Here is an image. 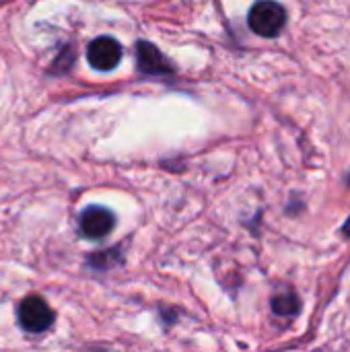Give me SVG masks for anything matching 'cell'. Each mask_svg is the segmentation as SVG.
<instances>
[{
    "label": "cell",
    "mask_w": 350,
    "mask_h": 352,
    "mask_svg": "<svg viewBox=\"0 0 350 352\" xmlns=\"http://www.w3.org/2000/svg\"><path fill=\"white\" fill-rule=\"evenodd\" d=\"M248 23L254 33L262 37H276L287 23V10L274 0H258L250 10Z\"/></svg>",
    "instance_id": "cell-1"
},
{
    "label": "cell",
    "mask_w": 350,
    "mask_h": 352,
    "mask_svg": "<svg viewBox=\"0 0 350 352\" xmlns=\"http://www.w3.org/2000/svg\"><path fill=\"white\" fill-rule=\"evenodd\" d=\"M19 324L29 334H41L54 324V311L39 295H29L19 305Z\"/></svg>",
    "instance_id": "cell-2"
},
{
    "label": "cell",
    "mask_w": 350,
    "mask_h": 352,
    "mask_svg": "<svg viewBox=\"0 0 350 352\" xmlns=\"http://www.w3.org/2000/svg\"><path fill=\"white\" fill-rule=\"evenodd\" d=\"M87 60L95 70H113L122 60V45L113 37H97L87 50Z\"/></svg>",
    "instance_id": "cell-3"
},
{
    "label": "cell",
    "mask_w": 350,
    "mask_h": 352,
    "mask_svg": "<svg viewBox=\"0 0 350 352\" xmlns=\"http://www.w3.org/2000/svg\"><path fill=\"white\" fill-rule=\"evenodd\" d=\"M113 225H116V217L103 206L85 208L78 221V229L87 239H101L109 235L113 231Z\"/></svg>",
    "instance_id": "cell-4"
},
{
    "label": "cell",
    "mask_w": 350,
    "mask_h": 352,
    "mask_svg": "<svg viewBox=\"0 0 350 352\" xmlns=\"http://www.w3.org/2000/svg\"><path fill=\"white\" fill-rule=\"evenodd\" d=\"M136 60H138V68L144 72V74H153V76H163V74H169L173 72V66L171 62L149 41H138V47H136Z\"/></svg>",
    "instance_id": "cell-5"
},
{
    "label": "cell",
    "mask_w": 350,
    "mask_h": 352,
    "mask_svg": "<svg viewBox=\"0 0 350 352\" xmlns=\"http://www.w3.org/2000/svg\"><path fill=\"white\" fill-rule=\"evenodd\" d=\"M272 307L278 316H295L297 309H299V299L289 293V295H281V297H274L272 301Z\"/></svg>",
    "instance_id": "cell-6"
},
{
    "label": "cell",
    "mask_w": 350,
    "mask_h": 352,
    "mask_svg": "<svg viewBox=\"0 0 350 352\" xmlns=\"http://www.w3.org/2000/svg\"><path fill=\"white\" fill-rule=\"evenodd\" d=\"M342 231H344V235H347V237H350V219L347 221V225H344V229H342Z\"/></svg>",
    "instance_id": "cell-7"
}]
</instances>
